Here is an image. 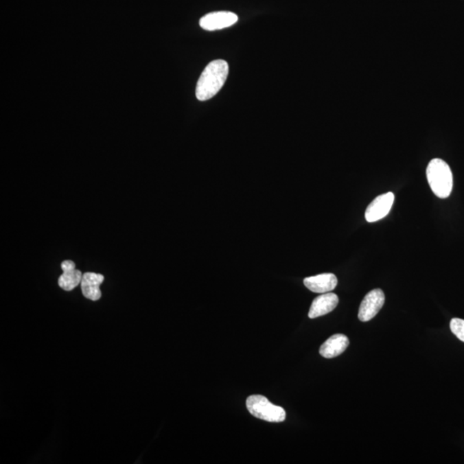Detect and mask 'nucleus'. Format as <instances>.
<instances>
[{"label": "nucleus", "instance_id": "obj_9", "mask_svg": "<svg viewBox=\"0 0 464 464\" xmlns=\"http://www.w3.org/2000/svg\"><path fill=\"white\" fill-rule=\"evenodd\" d=\"M349 346V340L341 334H334L327 339L320 347L321 356L326 359H333L340 356Z\"/></svg>", "mask_w": 464, "mask_h": 464}, {"label": "nucleus", "instance_id": "obj_4", "mask_svg": "<svg viewBox=\"0 0 464 464\" xmlns=\"http://www.w3.org/2000/svg\"><path fill=\"white\" fill-rule=\"evenodd\" d=\"M385 302V296L381 289H374L364 297L360 306L359 319L361 322H368L380 312Z\"/></svg>", "mask_w": 464, "mask_h": 464}, {"label": "nucleus", "instance_id": "obj_3", "mask_svg": "<svg viewBox=\"0 0 464 464\" xmlns=\"http://www.w3.org/2000/svg\"><path fill=\"white\" fill-rule=\"evenodd\" d=\"M246 406L252 415L262 421L279 423L286 419L285 409L271 404L264 395H251L247 398Z\"/></svg>", "mask_w": 464, "mask_h": 464}, {"label": "nucleus", "instance_id": "obj_6", "mask_svg": "<svg viewBox=\"0 0 464 464\" xmlns=\"http://www.w3.org/2000/svg\"><path fill=\"white\" fill-rule=\"evenodd\" d=\"M238 21V16L231 12L209 13L200 20V26L208 32L228 28Z\"/></svg>", "mask_w": 464, "mask_h": 464}, {"label": "nucleus", "instance_id": "obj_2", "mask_svg": "<svg viewBox=\"0 0 464 464\" xmlns=\"http://www.w3.org/2000/svg\"><path fill=\"white\" fill-rule=\"evenodd\" d=\"M426 176L430 187L436 196L445 199L450 196L453 187V175L448 163L442 159H432L426 169Z\"/></svg>", "mask_w": 464, "mask_h": 464}, {"label": "nucleus", "instance_id": "obj_5", "mask_svg": "<svg viewBox=\"0 0 464 464\" xmlns=\"http://www.w3.org/2000/svg\"><path fill=\"white\" fill-rule=\"evenodd\" d=\"M394 194L388 192L375 198L366 211V220L373 223L387 216L393 206Z\"/></svg>", "mask_w": 464, "mask_h": 464}, {"label": "nucleus", "instance_id": "obj_1", "mask_svg": "<svg viewBox=\"0 0 464 464\" xmlns=\"http://www.w3.org/2000/svg\"><path fill=\"white\" fill-rule=\"evenodd\" d=\"M228 73V63L224 60H213L208 64L196 85V95L198 100L207 101L216 95L224 86Z\"/></svg>", "mask_w": 464, "mask_h": 464}, {"label": "nucleus", "instance_id": "obj_11", "mask_svg": "<svg viewBox=\"0 0 464 464\" xmlns=\"http://www.w3.org/2000/svg\"><path fill=\"white\" fill-rule=\"evenodd\" d=\"M303 284L307 288L316 293H327L336 288L338 279L333 274H323L305 278Z\"/></svg>", "mask_w": 464, "mask_h": 464}, {"label": "nucleus", "instance_id": "obj_8", "mask_svg": "<svg viewBox=\"0 0 464 464\" xmlns=\"http://www.w3.org/2000/svg\"><path fill=\"white\" fill-rule=\"evenodd\" d=\"M61 269L63 270V274L60 275L59 281H58L60 288L70 292L81 284L83 274L76 269V265L73 261H64L61 264Z\"/></svg>", "mask_w": 464, "mask_h": 464}, {"label": "nucleus", "instance_id": "obj_12", "mask_svg": "<svg viewBox=\"0 0 464 464\" xmlns=\"http://www.w3.org/2000/svg\"><path fill=\"white\" fill-rule=\"evenodd\" d=\"M450 330L459 338L461 341L464 343V320L460 318H453L450 323Z\"/></svg>", "mask_w": 464, "mask_h": 464}, {"label": "nucleus", "instance_id": "obj_7", "mask_svg": "<svg viewBox=\"0 0 464 464\" xmlns=\"http://www.w3.org/2000/svg\"><path fill=\"white\" fill-rule=\"evenodd\" d=\"M338 303H339V298L334 293H323L322 295L314 299L309 312L310 318H316V317L323 316L333 312L336 308Z\"/></svg>", "mask_w": 464, "mask_h": 464}, {"label": "nucleus", "instance_id": "obj_10", "mask_svg": "<svg viewBox=\"0 0 464 464\" xmlns=\"http://www.w3.org/2000/svg\"><path fill=\"white\" fill-rule=\"evenodd\" d=\"M104 281V276L95 272H85L81 281L82 293L85 298L97 301L101 299L100 286Z\"/></svg>", "mask_w": 464, "mask_h": 464}]
</instances>
